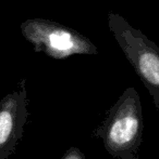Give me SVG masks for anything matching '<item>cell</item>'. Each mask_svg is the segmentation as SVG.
<instances>
[{
    "label": "cell",
    "instance_id": "6",
    "mask_svg": "<svg viewBox=\"0 0 159 159\" xmlns=\"http://www.w3.org/2000/svg\"><path fill=\"white\" fill-rule=\"evenodd\" d=\"M122 159H140V156H138V154H133V155H129Z\"/></svg>",
    "mask_w": 159,
    "mask_h": 159
},
{
    "label": "cell",
    "instance_id": "5",
    "mask_svg": "<svg viewBox=\"0 0 159 159\" xmlns=\"http://www.w3.org/2000/svg\"><path fill=\"white\" fill-rule=\"evenodd\" d=\"M61 159H86V157L82 153V151L77 148V147H70L63 154Z\"/></svg>",
    "mask_w": 159,
    "mask_h": 159
},
{
    "label": "cell",
    "instance_id": "4",
    "mask_svg": "<svg viewBox=\"0 0 159 159\" xmlns=\"http://www.w3.org/2000/svg\"><path fill=\"white\" fill-rule=\"evenodd\" d=\"M28 95L26 79L23 78L12 92L0 101V159L13 155L27 124Z\"/></svg>",
    "mask_w": 159,
    "mask_h": 159
},
{
    "label": "cell",
    "instance_id": "2",
    "mask_svg": "<svg viewBox=\"0 0 159 159\" xmlns=\"http://www.w3.org/2000/svg\"><path fill=\"white\" fill-rule=\"evenodd\" d=\"M108 28L159 109V48L122 15L107 14Z\"/></svg>",
    "mask_w": 159,
    "mask_h": 159
},
{
    "label": "cell",
    "instance_id": "3",
    "mask_svg": "<svg viewBox=\"0 0 159 159\" xmlns=\"http://www.w3.org/2000/svg\"><path fill=\"white\" fill-rule=\"evenodd\" d=\"M23 37L33 44L35 52L56 60L77 54H98L91 40L71 27L45 19H28L20 25Z\"/></svg>",
    "mask_w": 159,
    "mask_h": 159
},
{
    "label": "cell",
    "instance_id": "1",
    "mask_svg": "<svg viewBox=\"0 0 159 159\" xmlns=\"http://www.w3.org/2000/svg\"><path fill=\"white\" fill-rule=\"evenodd\" d=\"M143 107L135 88L125 89L107 113L105 120L94 131L113 158L122 159L138 154L143 141Z\"/></svg>",
    "mask_w": 159,
    "mask_h": 159
}]
</instances>
